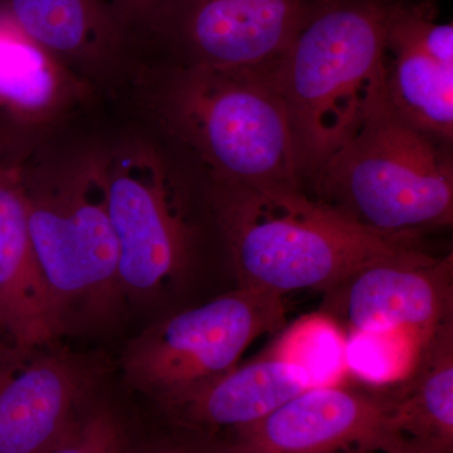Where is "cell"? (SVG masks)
<instances>
[{
    "label": "cell",
    "instance_id": "cell-1",
    "mask_svg": "<svg viewBox=\"0 0 453 453\" xmlns=\"http://www.w3.org/2000/svg\"><path fill=\"white\" fill-rule=\"evenodd\" d=\"M277 64L187 67L139 58L121 95L138 127L204 183L303 187Z\"/></svg>",
    "mask_w": 453,
    "mask_h": 453
},
{
    "label": "cell",
    "instance_id": "cell-2",
    "mask_svg": "<svg viewBox=\"0 0 453 453\" xmlns=\"http://www.w3.org/2000/svg\"><path fill=\"white\" fill-rule=\"evenodd\" d=\"M68 131L18 162L58 336L107 323L125 297L107 205L109 140L73 138Z\"/></svg>",
    "mask_w": 453,
    "mask_h": 453
},
{
    "label": "cell",
    "instance_id": "cell-3",
    "mask_svg": "<svg viewBox=\"0 0 453 453\" xmlns=\"http://www.w3.org/2000/svg\"><path fill=\"white\" fill-rule=\"evenodd\" d=\"M238 286L285 296L326 292L359 268L421 241L357 226L303 187L204 183Z\"/></svg>",
    "mask_w": 453,
    "mask_h": 453
},
{
    "label": "cell",
    "instance_id": "cell-4",
    "mask_svg": "<svg viewBox=\"0 0 453 453\" xmlns=\"http://www.w3.org/2000/svg\"><path fill=\"white\" fill-rule=\"evenodd\" d=\"M404 0H316L277 64L301 183L357 129L384 77L390 17Z\"/></svg>",
    "mask_w": 453,
    "mask_h": 453
},
{
    "label": "cell",
    "instance_id": "cell-5",
    "mask_svg": "<svg viewBox=\"0 0 453 453\" xmlns=\"http://www.w3.org/2000/svg\"><path fill=\"white\" fill-rule=\"evenodd\" d=\"M451 144L396 111L383 77L357 129L310 179V196L380 234L452 226Z\"/></svg>",
    "mask_w": 453,
    "mask_h": 453
},
{
    "label": "cell",
    "instance_id": "cell-6",
    "mask_svg": "<svg viewBox=\"0 0 453 453\" xmlns=\"http://www.w3.org/2000/svg\"><path fill=\"white\" fill-rule=\"evenodd\" d=\"M187 168L140 127L109 140L107 205L124 296H150L183 276L195 259Z\"/></svg>",
    "mask_w": 453,
    "mask_h": 453
},
{
    "label": "cell",
    "instance_id": "cell-7",
    "mask_svg": "<svg viewBox=\"0 0 453 453\" xmlns=\"http://www.w3.org/2000/svg\"><path fill=\"white\" fill-rule=\"evenodd\" d=\"M285 321L283 296L238 286L131 340L122 356L125 378L165 407L234 369L256 339Z\"/></svg>",
    "mask_w": 453,
    "mask_h": 453
},
{
    "label": "cell",
    "instance_id": "cell-8",
    "mask_svg": "<svg viewBox=\"0 0 453 453\" xmlns=\"http://www.w3.org/2000/svg\"><path fill=\"white\" fill-rule=\"evenodd\" d=\"M316 0H150L139 58L187 67L279 62Z\"/></svg>",
    "mask_w": 453,
    "mask_h": 453
},
{
    "label": "cell",
    "instance_id": "cell-9",
    "mask_svg": "<svg viewBox=\"0 0 453 453\" xmlns=\"http://www.w3.org/2000/svg\"><path fill=\"white\" fill-rule=\"evenodd\" d=\"M324 294L321 315L340 332L403 334L422 348L453 320V253L432 255L418 241L365 265Z\"/></svg>",
    "mask_w": 453,
    "mask_h": 453
},
{
    "label": "cell",
    "instance_id": "cell-10",
    "mask_svg": "<svg viewBox=\"0 0 453 453\" xmlns=\"http://www.w3.org/2000/svg\"><path fill=\"white\" fill-rule=\"evenodd\" d=\"M387 395L339 386L315 387L264 418L234 429L204 453H371L403 442L389 426Z\"/></svg>",
    "mask_w": 453,
    "mask_h": 453
},
{
    "label": "cell",
    "instance_id": "cell-11",
    "mask_svg": "<svg viewBox=\"0 0 453 453\" xmlns=\"http://www.w3.org/2000/svg\"><path fill=\"white\" fill-rule=\"evenodd\" d=\"M97 95L0 2V157L25 159L70 129Z\"/></svg>",
    "mask_w": 453,
    "mask_h": 453
},
{
    "label": "cell",
    "instance_id": "cell-12",
    "mask_svg": "<svg viewBox=\"0 0 453 453\" xmlns=\"http://www.w3.org/2000/svg\"><path fill=\"white\" fill-rule=\"evenodd\" d=\"M32 353L0 344V453H49L94 384L73 354Z\"/></svg>",
    "mask_w": 453,
    "mask_h": 453
},
{
    "label": "cell",
    "instance_id": "cell-13",
    "mask_svg": "<svg viewBox=\"0 0 453 453\" xmlns=\"http://www.w3.org/2000/svg\"><path fill=\"white\" fill-rule=\"evenodd\" d=\"M384 85L408 121L452 142L453 26L438 22L429 0H404L393 12Z\"/></svg>",
    "mask_w": 453,
    "mask_h": 453
},
{
    "label": "cell",
    "instance_id": "cell-14",
    "mask_svg": "<svg viewBox=\"0 0 453 453\" xmlns=\"http://www.w3.org/2000/svg\"><path fill=\"white\" fill-rule=\"evenodd\" d=\"M43 49L94 88L121 95L139 58L110 0H0Z\"/></svg>",
    "mask_w": 453,
    "mask_h": 453
},
{
    "label": "cell",
    "instance_id": "cell-15",
    "mask_svg": "<svg viewBox=\"0 0 453 453\" xmlns=\"http://www.w3.org/2000/svg\"><path fill=\"white\" fill-rule=\"evenodd\" d=\"M58 336L33 249L18 162L0 157V338L18 350Z\"/></svg>",
    "mask_w": 453,
    "mask_h": 453
},
{
    "label": "cell",
    "instance_id": "cell-16",
    "mask_svg": "<svg viewBox=\"0 0 453 453\" xmlns=\"http://www.w3.org/2000/svg\"><path fill=\"white\" fill-rule=\"evenodd\" d=\"M312 386L305 369L267 353L165 405L179 422L202 429H234L264 418Z\"/></svg>",
    "mask_w": 453,
    "mask_h": 453
},
{
    "label": "cell",
    "instance_id": "cell-17",
    "mask_svg": "<svg viewBox=\"0 0 453 453\" xmlns=\"http://www.w3.org/2000/svg\"><path fill=\"white\" fill-rule=\"evenodd\" d=\"M390 401L389 426L401 442L453 452V320L438 327Z\"/></svg>",
    "mask_w": 453,
    "mask_h": 453
},
{
    "label": "cell",
    "instance_id": "cell-18",
    "mask_svg": "<svg viewBox=\"0 0 453 453\" xmlns=\"http://www.w3.org/2000/svg\"><path fill=\"white\" fill-rule=\"evenodd\" d=\"M268 353L305 369L314 387L332 386L347 365L342 334L321 314L292 325Z\"/></svg>",
    "mask_w": 453,
    "mask_h": 453
},
{
    "label": "cell",
    "instance_id": "cell-19",
    "mask_svg": "<svg viewBox=\"0 0 453 453\" xmlns=\"http://www.w3.org/2000/svg\"><path fill=\"white\" fill-rule=\"evenodd\" d=\"M345 362L369 380H403L421 347L403 334H363L349 336Z\"/></svg>",
    "mask_w": 453,
    "mask_h": 453
},
{
    "label": "cell",
    "instance_id": "cell-20",
    "mask_svg": "<svg viewBox=\"0 0 453 453\" xmlns=\"http://www.w3.org/2000/svg\"><path fill=\"white\" fill-rule=\"evenodd\" d=\"M124 429L110 408H89L71 423L49 453H124Z\"/></svg>",
    "mask_w": 453,
    "mask_h": 453
},
{
    "label": "cell",
    "instance_id": "cell-21",
    "mask_svg": "<svg viewBox=\"0 0 453 453\" xmlns=\"http://www.w3.org/2000/svg\"><path fill=\"white\" fill-rule=\"evenodd\" d=\"M110 2L122 23L133 33V29L144 16L150 0H110Z\"/></svg>",
    "mask_w": 453,
    "mask_h": 453
},
{
    "label": "cell",
    "instance_id": "cell-22",
    "mask_svg": "<svg viewBox=\"0 0 453 453\" xmlns=\"http://www.w3.org/2000/svg\"><path fill=\"white\" fill-rule=\"evenodd\" d=\"M389 453H443L434 451V449H428V447L416 445V443L404 442L403 445L395 449V451Z\"/></svg>",
    "mask_w": 453,
    "mask_h": 453
},
{
    "label": "cell",
    "instance_id": "cell-23",
    "mask_svg": "<svg viewBox=\"0 0 453 453\" xmlns=\"http://www.w3.org/2000/svg\"><path fill=\"white\" fill-rule=\"evenodd\" d=\"M151 453H204V451H196L180 445H164Z\"/></svg>",
    "mask_w": 453,
    "mask_h": 453
}]
</instances>
